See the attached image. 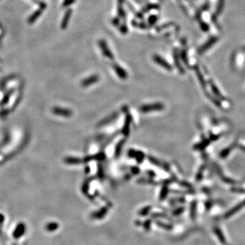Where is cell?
Masks as SVG:
<instances>
[{"instance_id":"21","label":"cell","mask_w":245,"mask_h":245,"mask_svg":"<svg viewBox=\"0 0 245 245\" xmlns=\"http://www.w3.org/2000/svg\"><path fill=\"white\" fill-rule=\"evenodd\" d=\"M229 151H230V149H229V148H227V149H225V150L223 151V152L221 153V157H226V156L228 155L229 154Z\"/></svg>"},{"instance_id":"4","label":"cell","mask_w":245,"mask_h":245,"mask_svg":"<svg viewBox=\"0 0 245 245\" xmlns=\"http://www.w3.org/2000/svg\"><path fill=\"white\" fill-rule=\"evenodd\" d=\"M244 204H245V202L244 203H240V204H237L236 206H234V208H231L230 210H229V211H228V212H227L225 214V215H224V218L228 219L230 217H231V216H233L234 214H236L237 212H238V210H240L241 208L244 206Z\"/></svg>"},{"instance_id":"20","label":"cell","mask_w":245,"mask_h":245,"mask_svg":"<svg viewBox=\"0 0 245 245\" xmlns=\"http://www.w3.org/2000/svg\"><path fill=\"white\" fill-rule=\"evenodd\" d=\"M75 2V0H65L64 4H63V6L64 7H66V6H68L70 5H72V4H74Z\"/></svg>"},{"instance_id":"22","label":"cell","mask_w":245,"mask_h":245,"mask_svg":"<svg viewBox=\"0 0 245 245\" xmlns=\"http://www.w3.org/2000/svg\"><path fill=\"white\" fill-rule=\"evenodd\" d=\"M139 168H136V167H133L132 169V173L134 174H136L139 172Z\"/></svg>"},{"instance_id":"17","label":"cell","mask_w":245,"mask_h":245,"mask_svg":"<svg viewBox=\"0 0 245 245\" xmlns=\"http://www.w3.org/2000/svg\"><path fill=\"white\" fill-rule=\"evenodd\" d=\"M148 160H149L152 164H154L155 166H161V165H163V163H161L160 161H158L157 159H155L154 157H148Z\"/></svg>"},{"instance_id":"6","label":"cell","mask_w":245,"mask_h":245,"mask_svg":"<svg viewBox=\"0 0 245 245\" xmlns=\"http://www.w3.org/2000/svg\"><path fill=\"white\" fill-rule=\"evenodd\" d=\"M98 80H99V76L97 75H93L91 76L89 78H87V79H85L82 82L81 85L82 87H88V86H90L91 85L94 84V83L97 82Z\"/></svg>"},{"instance_id":"8","label":"cell","mask_w":245,"mask_h":245,"mask_svg":"<svg viewBox=\"0 0 245 245\" xmlns=\"http://www.w3.org/2000/svg\"><path fill=\"white\" fill-rule=\"evenodd\" d=\"M113 68H114V70H115L116 74L119 76V78H121V79H127V72L125 71V70L123 69L121 67H120L119 65L114 64L113 65Z\"/></svg>"},{"instance_id":"10","label":"cell","mask_w":245,"mask_h":245,"mask_svg":"<svg viewBox=\"0 0 245 245\" xmlns=\"http://www.w3.org/2000/svg\"><path fill=\"white\" fill-rule=\"evenodd\" d=\"M214 231H215V234H216V236H217L219 240L220 241V242H221V243L223 244H225L226 243V240H225V236H224V235L223 234L222 231L221 230L220 228H215V229H214Z\"/></svg>"},{"instance_id":"12","label":"cell","mask_w":245,"mask_h":245,"mask_svg":"<svg viewBox=\"0 0 245 245\" xmlns=\"http://www.w3.org/2000/svg\"><path fill=\"white\" fill-rule=\"evenodd\" d=\"M54 113L57 114H59V115L64 116L68 117L72 115V111H70V110H67V109H64V108H56V110H54Z\"/></svg>"},{"instance_id":"5","label":"cell","mask_w":245,"mask_h":245,"mask_svg":"<svg viewBox=\"0 0 245 245\" xmlns=\"http://www.w3.org/2000/svg\"><path fill=\"white\" fill-rule=\"evenodd\" d=\"M153 59H154V61L157 64L160 65L161 66L163 67L164 68H166V70H172V67L166 61H165V60L161 58V57L158 56V55H155L154 57H153Z\"/></svg>"},{"instance_id":"23","label":"cell","mask_w":245,"mask_h":245,"mask_svg":"<svg viewBox=\"0 0 245 245\" xmlns=\"http://www.w3.org/2000/svg\"><path fill=\"white\" fill-rule=\"evenodd\" d=\"M147 172V174H148L150 176H155V173L154 172H153L151 170H148V171Z\"/></svg>"},{"instance_id":"19","label":"cell","mask_w":245,"mask_h":245,"mask_svg":"<svg viewBox=\"0 0 245 245\" xmlns=\"http://www.w3.org/2000/svg\"><path fill=\"white\" fill-rule=\"evenodd\" d=\"M211 87H212V89L213 90L214 93H215V94L217 95V96H219V97H221V93H220L219 91L218 88H217V87H216L213 84H211Z\"/></svg>"},{"instance_id":"14","label":"cell","mask_w":245,"mask_h":245,"mask_svg":"<svg viewBox=\"0 0 245 245\" xmlns=\"http://www.w3.org/2000/svg\"><path fill=\"white\" fill-rule=\"evenodd\" d=\"M25 231V226L23 224H20L17 226V228L15 229L14 232V236L15 238H19L21 236Z\"/></svg>"},{"instance_id":"11","label":"cell","mask_w":245,"mask_h":245,"mask_svg":"<svg viewBox=\"0 0 245 245\" xmlns=\"http://www.w3.org/2000/svg\"><path fill=\"white\" fill-rule=\"evenodd\" d=\"M72 10H68L66 12V14H65V16L64 17L63 21H62V24H61V27L63 29L66 28V27L67 26V24H68L70 19V17H71V15H72Z\"/></svg>"},{"instance_id":"2","label":"cell","mask_w":245,"mask_h":245,"mask_svg":"<svg viewBox=\"0 0 245 245\" xmlns=\"http://www.w3.org/2000/svg\"><path fill=\"white\" fill-rule=\"evenodd\" d=\"M128 156L130 158H134L138 163H142L144 159V155L142 152L134 149H130L128 151Z\"/></svg>"},{"instance_id":"18","label":"cell","mask_w":245,"mask_h":245,"mask_svg":"<svg viewBox=\"0 0 245 245\" xmlns=\"http://www.w3.org/2000/svg\"><path fill=\"white\" fill-rule=\"evenodd\" d=\"M196 71H197V76H198V79H199V80L200 81V83H201L202 85L203 86V88H205L206 84H205V82H204V79H203L202 76H201V74H200V72H199V70H197Z\"/></svg>"},{"instance_id":"9","label":"cell","mask_w":245,"mask_h":245,"mask_svg":"<svg viewBox=\"0 0 245 245\" xmlns=\"http://www.w3.org/2000/svg\"><path fill=\"white\" fill-rule=\"evenodd\" d=\"M105 157V155L103 153H100L98 154H96L95 155H91L89 157H85L84 160H82L83 162H88L91 160H102Z\"/></svg>"},{"instance_id":"15","label":"cell","mask_w":245,"mask_h":245,"mask_svg":"<svg viewBox=\"0 0 245 245\" xmlns=\"http://www.w3.org/2000/svg\"><path fill=\"white\" fill-rule=\"evenodd\" d=\"M124 143H125V140H122L121 141H120L118 144L116 145V147L115 148V153H114V154H115V157H118L119 156L121 155V150H122V148L123 147L124 145Z\"/></svg>"},{"instance_id":"1","label":"cell","mask_w":245,"mask_h":245,"mask_svg":"<svg viewBox=\"0 0 245 245\" xmlns=\"http://www.w3.org/2000/svg\"><path fill=\"white\" fill-rule=\"evenodd\" d=\"M164 106L161 103H156L153 104H148V105H143L140 107V111L142 113H148L151 111H157L163 110Z\"/></svg>"},{"instance_id":"3","label":"cell","mask_w":245,"mask_h":245,"mask_svg":"<svg viewBox=\"0 0 245 245\" xmlns=\"http://www.w3.org/2000/svg\"><path fill=\"white\" fill-rule=\"evenodd\" d=\"M100 46L101 48V51H102L103 54H104V56H106V57H108V58L110 59H114L113 54L112 53V52L108 49V46H107L106 42L104 40L100 41Z\"/></svg>"},{"instance_id":"16","label":"cell","mask_w":245,"mask_h":245,"mask_svg":"<svg viewBox=\"0 0 245 245\" xmlns=\"http://www.w3.org/2000/svg\"><path fill=\"white\" fill-rule=\"evenodd\" d=\"M66 161L67 163L68 164H72V165H76V164H80L81 162H82V160H80L79 158H75V157H68L66 160Z\"/></svg>"},{"instance_id":"13","label":"cell","mask_w":245,"mask_h":245,"mask_svg":"<svg viewBox=\"0 0 245 245\" xmlns=\"http://www.w3.org/2000/svg\"><path fill=\"white\" fill-rule=\"evenodd\" d=\"M117 116H118L117 113H114V114H112V115H110V116L106 117L105 119H104L103 121H101L100 123H99V126H103L104 125H107V124L110 123L113 121L116 118Z\"/></svg>"},{"instance_id":"7","label":"cell","mask_w":245,"mask_h":245,"mask_svg":"<svg viewBox=\"0 0 245 245\" xmlns=\"http://www.w3.org/2000/svg\"><path fill=\"white\" fill-rule=\"evenodd\" d=\"M132 122V116H130V114H127L126 119V122H125L124 126L123 127L122 132L126 136L128 135L129 134V127H130V123Z\"/></svg>"}]
</instances>
